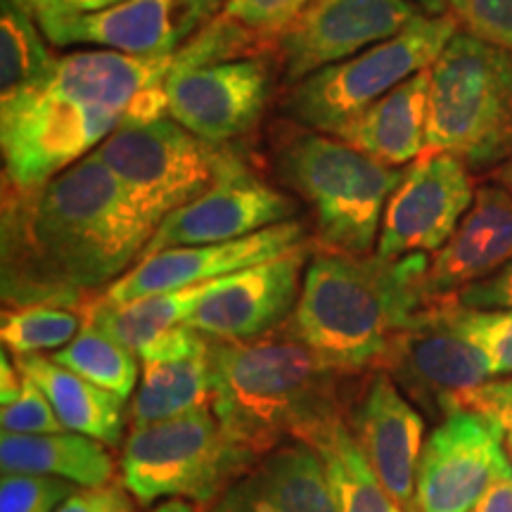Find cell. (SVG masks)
Wrapping results in <instances>:
<instances>
[{"label":"cell","instance_id":"obj_33","mask_svg":"<svg viewBox=\"0 0 512 512\" xmlns=\"http://www.w3.org/2000/svg\"><path fill=\"white\" fill-rule=\"evenodd\" d=\"M311 3L313 0H228L221 15L264 38L266 43H278L287 27Z\"/></svg>","mask_w":512,"mask_h":512},{"label":"cell","instance_id":"obj_14","mask_svg":"<svg viewBox=\"0 0 512 512\" xmlns=\"http://www.w3.org/2000/svg\"><path fill=\"white\" fill-rule=\"evenodd\" d=\"M271 83V67L259 57L171 69L164 79L169 117L211 145H228L261 119Z\"/></svg>","mask_w":512,"mask_h":512},{"label":"cell","instance_id":"obj_35","mask_svg":"<svg viewBox=\"0 0 512 512\" xmlns=\"http://www.w3.org/2000/svg\"><path fill=\"white\" fill-rule=\"evenodd\" d=\"M0 427L10 434H53L64 432L53 403L41 392V387L24 377L22 394L0 411Z\"/></svg>","mask_w":512,"mask_h":512},{"label":"cell","instance_id":"obj_45","mask_svg":"<svg viewBox=\"0 0 512 512\" xmlns=\"http://www.w3.org/2000/svg\"><path fill=\"white\" fill-rule=\"evenodd\" d=\"M150 512H202V508L190 501H181V498H171V501H162L155 505Z\"/></svg>","mask_w":512,"mask_h":512},{"label":"cell","instance_id":"obj_25","mask_svg":"<svg viewBox=\"0 0 512 512\" xmlns=\"http://www.w3.org/2000/svg\"><path fill=\"white\" fill-rule=\"evenodd\" d=\"M0 467L3 472L60 477L81 489H105L114 484L117 475L110 446L69 430L53 434L3 432Z\"/></svg>","mask_w":512,"mask_h":512},{"label":"cell","instance_id":"obj_16","mask_svg":"<svg viewBox=\"0 0 512 512\" xmlns=\"http://www.w3.org/2000/svg\"><path fill=\"white\" fill-rule=\"evenodd\" d=\"M302 245H309L306 226L292 219L230 242L164 249V252L140 259L117 283L107 287L102 297L121 304L150 297V294L214 283L226 275L278 259Z\"/></svg>","mask_w":512,"mask_h":512},{"label":"cell","instance_id":"obj_4","mask_svg":"<svg viewBox=\"0 0 512 512\" xmlns=\"http://www.w3.org/2000/svg\"><path fill=\"white\" fill-rule=\"evenodd\" d=\"M427 271L430 256L422 252L384 259L320 249L287 323L332 368L373 373L389 342L434 302Z\"/></svg>","mask_w":512,"mask_h":512},{"label":"cell","instance_id":"obj_29","mask_svg":"<svg viewBox=\"0 0 512 512\" xmlns=\"http://www.w3.org/2000/svg\"><path fill=\"white\" fill-rule=\"evenodd\" d=\"M53 60L34 19L15 0H0V100L36 83Z\"/></svg>","mask_w":512,"mask_h":512},{"label":"cell","instance_id":"obj_18","mask_svg":"<svg viewBox=\"0 0 512 512\" xmlns=\"http://www.w3.org/2000/svg\"><path fill=\"white\" fill-rule=\"evenodd\" d=\"M294 216L297 202L290 195L271 188L249 169H242L166 216L147 242L143 259L164 249L247 238L264 228L292 221Z\"/></svg>","mask_w":512,"mask_h":512},{"label":"cell","instance_id":"obj_7","mask_svg":"<svg viewBox=\"0 0 512 512\" xmlns=\"http://www.w3.org/2000/svg\"><path fill=\"white\" fill-rule=\"evenodd\" d=\"M259 458L207 406L133 427L121 451V484L138 505L181 498L207 508Z\"/></svg>","mask_w":512,"mask_h":512},{"label":"cell","instance_id":"obj_8","mask_svg":"<svg viewBox=\"0 0 512 512\" xmlns=\"http://www.w3.org/2000/svg\"><path fill=\"white\" fill-rule=\"evenodd\" d=\"M456 34L458 22L451 12L415 17L401 34L294 83L283 112L304 128L337 136L339 128L399 83L430 69Z\"/></svg>","mask_w":512,"mask_h":512},{"label":"cell","instance_id":"obj_47","mask_svg":"<svg viewBox=\"0 0 512 512\" xmlns=\"http://www.w3.org/2000/svg\"><path fill=\"white\" fill-rule=\"evenodd\" d=\"M503 434H505V453H508V460L512 467V430H503Z\"/></svg>","mask_w":512,"mask_h":512},{"label":"cell","instance_id":"obj_2","mask_svg":"<svg viewBox=\"0 0 512 512\" xmlns=\"http://www.w3.org/2000/svg\"><path fill=\"white\" fill-rule=\"evenodd\" d=\"M174 55L81 50L55 57L36 83L0 100L3 185L36 190L79 164L124 126L131 102L164 83Z\"/></svg>","mask_w":512,"mask_h":512},{"label":"cell","instance_id":"obj_20","mask_svg":"<svg viewBox=\"0 0 512 512\" xmlns=\"http://www.w3.org/2000/svg\"><path fill=\"white\" fill-rule=\"evenodd\" d=\"M53 46H95L133 57H169L188 41L181 0H121L86 15L38 24Z\"/></svg>","mask_w":512,"mask_h":512},{"label":"cell","instance_id":"obj_17","mask_svg":"<svg viewBox=\"0 0 512 512\" xmlns=\"http://www.w3.org/2000/svg\"><path fill=\"white\" fill-rule=\"evenodd\" d=\"M347 425L389 496L411 512L425 448V415L406 399L392 377L373 370L358 380Z\"/></svg>","mask_w":512,"mask_h":512},{"label":"cell","instance_id":"obj_11","mask_svg":"<svg viewBox=\"0 0 512 512\" xmlns=\"http://www.w3.org/2000/svg\"><path fill=\"white\" fill-rule=\"evenodd\" d=\"M508 470L503 427L475 408L451 413L422 448L411 512H470Z\"/></svg>","mask_w":512,"mask_h":512},{"label":"cell","instance_id":"obj_39","mask_svg":"<svg viewBox=\"0 0 512 512\" xmlns=\"http://www.w3.org/2000/svg\"><path fill=\"white\" fill-rule=\"evenodd\" d=\"M470 512H512V470L496 477Z\"/></svg>","mask_w":512,"mask_h":512},{"label":"cell","instance_id":"obj_22","mask_svg":"<svg viewBox=\"0 0 512 512\" xmlns=\"http://www.w3.org/2000/svg\"><path fill=\"white\" fill-rule=\"evenodd\" d=\"M512 264V195L501 185H484L456 233L430 256L427 287L434 299L453 297Z\"/></svg>","mask_w":512,"mask_h":512},{"label":"cell","instance_id":"obj_37","mask_svg":"<svg viewBox=\"0 0 512 512\" xmlns=\"http://www.w3.org/2000/svg\"><path fill=\"white\" fill-rule=\"evenodd\" d=\"M15 3L36 24H41L48 22V19L86 15V12L110 8V5L121 3V0H15Z\"/></svg>","mask_w":512,"mask_h":512},{"label":"cell","instance_id":"obj_19","mask_svg":"<svg viewBox=\"0 0 512 512\" xmlns=\"http://www.w3.org/2000/svg\"><path fill=\"white\" fill-rule=\"evenodd\" d=\"M209 344L200 330L178 323L138 351L143 377L128 411L131 427L211 406Z\"/></svg>","mask_w":512,"mask_h":512},{"label":"cell","instance_id":"obj_9","mask_svg":"<svg viewBox=\"0 0 512 512\" xmlns=\"http://www.w3.org/2000/svg\"><path fill=\"white\" fill-rule=\"evenodd\" d=\"M95 152L155 228L223 178L247 169L226 147L197 138L171 117L119 126Z\"/></svg>","mask_w":512,"mask_h":512},{"label":"cell","instance_id":"obj_40","mask_svg":"<svg viewBox=\"0 0 512 512\" xmlns=\"http://www.w3.org/2000/svg\"><path fill=\"white\" fill-rule=\"evenodd\" d=\"M226 3L228 0H181L188 36H195L204 24H209L216 15H221Z\"/></svg>","mask_w":512,"mask_h":512},{"label":"cell","instance_id":"obj_34","mask_svg":"<svg viewBox=\"0 0 512 512\" xmlns=\"http://www.w3.org/2000/svg\"><path fill=\"white\" fill-rule=\"evenodd\" d=\"M465 34L512 53V0H448Z\"/></svg>","mask_w":512,"mask_h":512},{"label":"cell","instance_id":"obj_42","mask_svg":"<svg viewBox=\"0 0 512 512\" xmlns=\"http://www.w3.org/2000/svg\"><path fill=\"white\" fill-rule=\"evenodd\" d=\"M105 489H76L55 512H102Z\"/></svg>","mask_w":512,"mask_h":512},{"label":"cell","instance_id":"obj_10","mask_svg":"<svg viewBox=\"0 0 512 512\" xmlns=\"http://www.w3.org/2000/svg\"><path fill=\"white\" fill-rule=\"evenodd\" d=\"M377 370L432 422L470 408L477 389L496 380L484 351L458 325L453 297L425 306L389 342Z\"/></svg>","mask_w":512,"mask_h":512},{"label":"cell","instance_id":"obj_3","mask_svg":"<svg viewBox=\"0 0 512 512\" xmlns=\"http://www.w3.org/2000/svg\"><path fill=\"white\" fill-rule=\"evenodd\" d=\"M287 320L261 337L209 344L211 411L256 456L292 441L313 446L347 422L363 377L332 368Z\"/></svg>","mask_w":512,"mask_h":512},{"label":"cell","instance_id":"obj_12","mask_svg":"<svg viewBox=\"0 0 512 512\" xmlns=\"http://www.w3.org/2000/svg\"><path fill=\"white\" fill-rule=\"evenodd\" d=\"M475 195L472 171L463 159L425 150L389 197L375 254L399 259L439 252L456 233Z\"/></svg>","mask_w":512,"mask_h":512},{"label":"cell","instance_id":"obj_43","mask_svg":"<svg viewBox=\"0 0 512 512\" xmlns=\"http://www.w3.org/2000/svg\"><path fill=\"white\" fill-rule=\"evenodd\" d=\"M102 512H136V498L128 494L121 482H114L105 489V505Z\"/></svg>","mask_w":512,"mask_h":512},{"label":"cell","instance_id":"obj_27","mask_svg":"<svg viewBox=\"0 0 512 512\" xmlns=\"http://www.w3.org/2000/svg\"><path fill=\"white\" fill-rule=\"evenodd\" d=\"M313 448L325 465L337 512H406L382 486L347 422L325 432Z\"/></svg>","mask_w":512,"mask_h":512},{"label":"cell","instance_id":"obj_30","mask_svg":"<svg viewBox=\"0 0 512 512\" xmlns=\"http://www.w3.org/2000/svg\"><path fill=\"white\" fill-rule=\"evenodd\" d=\"M83 328V311L72 306L34 304L3 309L0 337L12 356L43 354L67 347Z\"/></svg>","mask_w":512,"mask_h":512},{"label":"cell","instance_id":"obj_21","mask_svg":"<svg viewBox=\"0 0 512 512\" xmlns=\"http://www.w3.org/2000/svg\"><path fill=\"white\" fill-rule=\"evenodd\" d=\"M202 512H337L318 451L292 441L261 456Z\"/></svg>","mask_w":512,"mask_h":512},{"label":"cell","instance_id":"obj_5","mask_svg":"<svg viewBox=\"0 0 512 512\" xmlns=\"http://www.w3.org/2000/svg\"><path fill=\"white\" fill-rule=\"evenodd\" d=\"M278 174L313 209L320 249L373 254L389 197L406 171L384 166L344 140L306 131L278 147Z\"/></svg>","mask_w":512,"mask_h":512},{"label":"cell","instance_id":"obj_28","mask_svg":"<svg viewBox=\"0 0 512 512\" xmlns=\"http://www.w3.org/2000/svg\"><path fill=\"white\" fill-rule=\"evenodd\" d=\"M50 358L126 401L138 387L140 358L136 351L126 349L124 344L88 320H83L79 335L67 347L53 351Z\"/></svg>","mask_w":512,"mask_h":512},{"label":"cell","instance_id":"obj_32","mask_svg":"<svg viewBox=\"0 0 512 512\" xmlns=\"http://www.w3.org/2000/svg\"><path fill=\"white\" fill-rule=\"evenodd\" d=\"M79 486L60 477L3 472L0 512H55Z\"/></svg>","mask_w":512,"mask_h":512},{"label":"cell","instance_id":"obj_46","mask_svg":"<svg viewBox=\"0 0 512 512\" xmlns=\"http://www.w3.org/2000/svg\"><path fill=\"white\" fill-rule=\"evenodd\" d=\"M491 178H494L496 185H501L512 195V157L505 159L501 166H496L494 171H491Z\"/></svg>","mask_w":512,"mask_h":512},{"label":"cell","instance_id":"obj_44","mask_svg":"<svg viewBox=\"0 0 512 512\" xmlns=\"http://www.w3.org/2000/svg\"><path fill=\"white\" fill-rule=\"evenodd\" d=\"M408 3H413L422 15H430V17L448 15V0H408Z\"/></svg>","mask_w":512,"mask_h":512},{"label":"cell","instance_id":"obj_6","mask_svg":"<svg viewBox=\"0 0 512 512\" xmlns=\"http://www.w3.org/2000/svg\"><path fill=\"white\" fill-rule=\"evenodd\" d=\"M427 150L475 174L512 157V53L458 31L430 67Z\"/></svg>","mask_w":512,"mask_h":512},{"label":"cell","instance_id":"obj_24","mask_svg":"<svg viewBox=\"0 0 512 512\" xmlns=\"http://www.w3.org/2000/svg\"><path fill=\"white\" fill-rule=\"evenodd\" d=\"M24 377L41 387L53 403L64 430L86 434L105 446H121L126 427V399L107 392L74 370L60 366L50 356H12Z\"/></svg>","mask_w":512,"mask_h":512},{"label":"cell","instance_id":"obj_36","mask_svg":"<svg viewBox=\"0 0 512 512\" xmlns=\"http://www.w3.org/2000/svg\"><path fill=\"white\" fill-rule=\"evenodd\" d=\"M453 299L465 309L479 311H494V309H512V264L501 271L489 275V278L479 280L463 287L453 294Z\"/></svg>","mask_w":512,"mask_h":512},{"label":"cell","instance_id":"obj_13","mask_svg":"<svg viewBox=\"0 0 512 512\" xmlns=\"http://www.w3.org/2000/svg\"><path fill=\"white\" fill-rule=\"evenodd\" d=\"M422 12L408 0H313L278 38L285 81H304L401 34Z\"/></svg>","mask_w":512,"mask_h":512},{"label":"cell","instance_id":"obj_38","mask_svg":"<svg viewBox=\"0 0 512 512\" xmlns=\"http://www.w3.org/2000/svg\"><path fill=\"white\" fill-rule=\"evenodd\" d=\"M470 408L491 415L503 430H512V377L491 380L472 396Z\"/></svg>","mask_w":512,"mask_h":512},{"label":"cell","instance_id":"obj_31","mask_svg":"<svg viewBox=\"0 0 512 512\" xmlns=\"http://www.w3.org/2000/svg\"><path fill=\"white\" fill-rule=\"evenodd\" d=\"M456 320L465 335L484 351L494 377H512V309L479 311L456 302Z\"/></svg>","mask_w":512,"mask_h":512},{"label":"cell","instance_id":"obj_1","mask_svg":"<svg viewBox=\"0 0 512 512\" xmlns=\"http://www.w3.org/2000/svg\"><path fill=\"white\" fill-rule=\"evenodd\" d=\"M0 226L5 309L83 306L143 259L157 230L98 152L36 190L3 185Z\"/></svg>","mask_w":512,"mask_h":512},{"label":"cell","instance_id":"obj_15","mask_svg":"<svg viewBox=\"0 0 512 512\" xmlns=\"http://www.w3.org/2000/svg\"><path fill=\"white\" fill-rule=\"evenodd\" d=\"M311 245L216 280L185 323L209 339L238 342L266 335L285 323L297 306Z\"/></svg>","mask_w":512,"mask_h":512},{"label":"cell","instance_id":"obj_41","mask_svg":"<svg viewBox=\"0 0 512 512\" xmlns=\"http://www.w3.org/2000/svg\"><path fill=\"white\" fill-rule=\"evenodd\" d=\"M24 387V375L22 370L17 368L15 358L8 356V349H3V356H0V401L12 403L22 394Z\"/></svg>","mask_w":512,"mask_h":512},{"label":"cell","instance_id":"obj_26","mask_svg":"<svg viewBox=\"0 0 512 512\" xmlns=\"http://www.w3.org/2000/svg\"><path fill=\"white\" fill-rule=\"evenodd\" d=\"M216 283V280H214ZM214 283L150 294L133 302H110L100 294L81 306L83 320L98 325L126 349L138 351L178 323H185L197 304L207 297Z\"/></svg>","mask_w":512,"mask_h":512},{"label":"cell","instance_id":"obj_23","mask_svg":"<svg viewBox=\"0 0 512 512\" xmlns=\"http://www.w3.org/2000/svg\"><path fill=\"white\" fill-rule=\"evenodd\" d=\"M430 124V69L399 83L339 128L335 138L384 166L413 164L427 150Z\"/></svg>","mask_w":512,"mask_h":512}]
</instances>
